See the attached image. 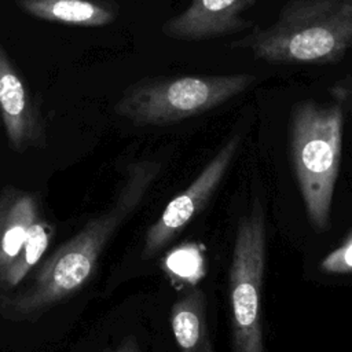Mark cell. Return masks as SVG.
<instances>
[{
  "label": "cell",
  "instance_id": "obj_12",
  "mask_svg": "<svg viewBox=\"0 0 352 352\" xmlns=\"http://www.w3.org/2000/svg\"><path fill=\"white\" fill-rule=\"evenodd\" d=\"M54 232L55 230L52 224L41 216L34 220L18 256L0 280L1 292L8 293V290L18 286L25 279V276L38 264L52 239Z\"/></svg>",
  "mask_w": 352,
  "mask_h": 352
},
{
  "label": "cell",
  "instance_id": "obj_15",
  "mask_svg": "<svg viewBox=\"0 0 352 352\" xmlns=\"http://www.w3.org/2000/svg\"><path fill=\"white\" fill-rule=\"evenodd\" d=\"M329 94L333 100H337L344 113H346L352 121V74H346L334 81L329 87Z\"/></svg>",
  "mask_w": 352,
  "mask_h": 352
},
{
  "label": "cell",
  "instance_id": "obj_13",
  "mask_svg": "<svg viewBox=\"0 0 352 352\" xmlns=\"http://www.w3.org/2000/svg\"><path fill=\"white\" fill-rule=\"evenodd\" d=\"M164 270L175 286H194L205 276L202 246L186 243L169 250L164 258Z\"/></svg>",
  "mask_w": 352,
  "mask_h": 352
},
{
  "label": "cell",
  "instance_id": "obj_6",
  "mask_svg": "<svg viewBox=\"0 0 352 352\" xmlns=\"http://www.w3.org/2000/svg\"><path fill=\"white\" fill-rule=\"evenodd\" d=\"M241 144V136H231L204 166L198 176L168 202L160 217L147 230L143 243L144 258L160 252L195 217L209 202L226 176Z\"/></svg>",
  "mask_w": 352,
  "mask_h": 352
},
{
  "label": "cell",
  "instance_id": "obj_9",
  "mask_svg": "<svg viewBox=\"0 0 352 352\" xmlns=\"http://www.w3.org/2000/svg\"><path fill=\"white\" fill-rule=\"evenodd\" d=\"M40 216L34 194L7 187L0 197V280L18 256L28 234Z\"/></svg>",
  "mask_w": 352,
  "mask_h": 352
},
{
  "label": "cell",
  "instance_id": "obj_5",
  "mask_svg": "<svg viewBox=\"0 0 352 352\" xmlns=\"http://www.w3.org/2000/svg\"><path fill=\"white\" fill-rule=\"evenodd\" d=\"M265 268V224L256 202L238 224L228 272L232 352H264L261 287Z\"/></svg>",
  "mask_w": 352,
  "mask_h": 352
},
{
  "label": "cell",
  "instance_id": "obj_14",
  "mask_svg": "<svg viewBox=\"0 0 352 352\" xmlns=\"http://www.w3.org/2000/svg\"><path fill=\"white\" fill-rule=\"evenodd\" d=\"M324 274H352V232L320 261Z\"/></svg>",
  "mask_w": 352,
  "mask_h": 352
},
{
  "label": "cell",
  "instance_id": "obj_8",
  "mask_svg": "<svg viewBox=\"0 0 352 352\" xmlns=\"http://www.w3.org/2000/svg\"><path fill=\"white\" fill-rule=\"evenodd\" d=\"M0 122L8 144L23 153L44 143V121L14 62L0 44Z\"/></svg>",
  "mask_w": 352,
  "mask_h": 352
},
{
  "label": "cell",
  "instance_id": "obj_11",
  "mask_svg": "<svg viewBox=\"0 0 352 352\" xmlns=\"http://www.w3.org/2000/svg\"><path fill=\"white\" fill-rule=\"evenodd\" d=\"M170 327L180 352H213L202 290L192 289L173 304Z\"/></svg>",
  "mask_w": 352,
  "mask_h": 352
},
{
  "label": "cell",
  "instance_id": "obj_2",
  "mask_svg": "<svg viewBox=\"0 0 352 352\" xmlns=\"http://www.w3.org/2000/svg\"><path fill=\"white\" fill-rule=\"evenodd\" d=\"M275 65H330L352 48V0H287L275 21L228 44Z\"/></svg>",
  "mask_w": 352,
  "mask_h": 352
},
{
  "label": "cell",
  "instance_id": "obj_1",
  "mask_svg": "<svg viewBox=\"0 0 352 352\" xmlns=\"http://www.w3.org/2000/svg\"><path fill=\"white\" fill-rule=\"evenodd\" d=\"M161 172L151 160L128 165L111 206L92 217L37 270L21 292L0 298V312L12 320H34L47 309L72 297L89 280L106 245L136 210Z\"/></svg>",
  "mask_w": 352,
  "mask_h": 352
},
{
  "label": "cell",
  "instance_id": "obj_7",
  "mask_svg": "<svg viewBox=\"0 0 352 352\" xmlns=\"http://www.w3.org/2000/svg\"><path fill=\"white\" fill-rule=\"evenodd\" d=\"M257 0H190L180 14L166 19L161 32L180 41H202L242 33L254 22L242 16Z\"/></svg>",
  "mask_w": 352,
  "mask_h": 352
},
{
  "label": "cell",
  "instance_id": "obj_10",
  "mask_svg": "<svg viewBox=\"0 0 352 352\" xmlns=\"http://www.w3.org/2000/svg\"><path fill=\"white\" fill-rule=\"evenodd\" d=\"M25 14L41 21L99 28L113 23L118 6L113 0H15Z\"/></svg>",
  "mask_w": 352,
  "mask_h": 352
},
{
  "label": "cell",
  "instance_id": "obj_16",
  "mask_svg": "<svg viewBox=\"0 0 352 352\" xmlns=\"http://www.w3.org/2000/svg\"><path fill=\"white\" fill-rule=\"evenodd\" d=\"M107 352H139L136 344L132 340H125L122 344H120L114 349H109Z\"/></svg>",
  "mask_w": 352,
  "mask_h": 352
},
{
  "label": "cell",
  "instance_id": "obj_3",
  "mask_svg": "<svg viewBox=\"0 0 352 352\" xmlns=\"http://www.w3.org/2000/svg\"><path fill=\"white\" fill-rule=\"evenodd\" d=\"M344 110L337 100H300L290 113L289 142L294 175L311 224L329 227L341 161Z\"/></svg>",
  "mask_w": 352,
  "mask_h": 352
},
{
  "label": "cell",
  "instance_id": "obj_4",
  "mask_svg": "<svg viewBox=\"0 0 352 352\" xmlns=\"http://www.w3.org/2000/svg\"><path fill=\"white\" fill-rule=\"evenodd\" d=\"M256 78L249 73L144 77L124 89L114 111L139 126L175 124L243 94Z\"/></svg>",
  "mask_w": 352,
  "mask_h": 352
}]
</instances>
